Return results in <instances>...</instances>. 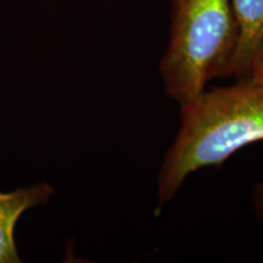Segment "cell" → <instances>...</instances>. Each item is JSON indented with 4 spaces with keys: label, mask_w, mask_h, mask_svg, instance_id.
Instances as JSON below:
<instances>
[{
    "label": "cell",
    "mask_w": 263,
    "mask_h": 263,
    "mask_svg": "<svg viewBox=\"0 0 263 263\" xmlns=\"http://www.w3.org/2000/svg\"><path fill=\"white\" fill-rule=\"evenodd\" d=\"M263 141V65L249 77L213 87L179 105V127L157 172L156 194L168 203L197 171L221 167L251 144Z\"/></svg>",
    "instance_id": "obj_1"
},
{
    "label": "cell",
    "mask_w": 263,
    "mask_h": 263,
    "mask_svg": "<svg viewBox=\"0 0 263 263\" xmlns=\"http://www.w3.org/2000/svg\"><path fill=\"white\" fill-rule=\"evenodd\" d=\"M171 27L159 64L164 93L183 105L213 80H228L239 29L232 0H170Z\"/></svg>",
    "instance_id": "obj_2"
},
{
    "label": "cell",
    "mask_w": 263,
    "mask_h": 263,
    "mask_svg": "<svg viewBox=\"0 0 263 263\" xmlns=\"http://www.w3.org/2000/svg\"><path fill=\"white\" fill-rule=\"evenodd\" d=\"M238 22V44L228 80L249 77L263 65V0H232Z\"/></svg>",
    "instance_id": "obj_3"
},
{
    "label": "cell",
    "mask_w": 263,
    "mask_h": 263,
    "mask_svg": "<svg viewBox=\"0 0 263 263\" xmlns=\"http://www.w3.org/2000/svg\"><path fill=\"white\" fill-rule=\"evenodd\" d=\"M54 189L47 182L10 193L0 192V263L21 262L14 238L16 223L25 211L47 203Z\"/></svg>",
    "instance_id": "obj_4"
},
{
    "label": "cell",
    "mask_w": 263,
    "mask_h": 263,
    "mask_svg": "<svg viewBox=\"0 0 263 263\" xmlns=\"http://www.w3.org/2000/svg\"><path fill=\"white\" fill-rule=\"evenodd\" d=\"M251 206L256 219L263 227V182H258L251 190Z\"/></svg>",
    "instance_id": "obj_5"
}]
</instances>
